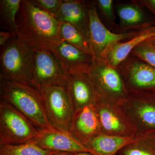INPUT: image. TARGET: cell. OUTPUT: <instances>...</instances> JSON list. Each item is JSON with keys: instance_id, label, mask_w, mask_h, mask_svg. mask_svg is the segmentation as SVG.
Here are the masks:
<instances>
[{"instance_id": "obj_1", "label": "cell", "mask_w": 155, "mask_h": 155, "mask_svg": "<svg viewBox=\"0 0 155 155\" xmlns=\"http://www.w3.org/2000/svg\"><path fill=\"white\" fill-rule=\"evenodd\" d=\"M17 37L34 50H49L61 41L60 22L31 2L22 1L16 17Z\"/></svg>"}, {"instance_id": "obj_2", "label": "cell", "mask_w": 155, "mask_h": 155, "mask_svg": "<svg viewBox=\"0 0 155 155\" xmlns=\"http://www.w3.org/2000/svg\"><path fill=\"white\" fill-rule=\"evenodd\" d=\"M0 98L23 114L38 129L54 128L48 120L40 91L34 85L0 79Z\"/></svg>"}, {"instance_id": "obj_3", "label": "cell", "mask_w": 155, "mask_h": 155, "mask_svg": "<svg viewBox=\"0 0 155 155\" xmlns=\"http://www.w3.org/2000/svg\"><path fill=\"white\" fill-rule=\"evenodd\" d=\"M1 48L0 79L34 86L32 66L35 50L18 37L11 39Z\"/></svg>"}, {"instance_id": "obj_4", "label": "cell", "mask_w": 155, "mask_h": 155, "mask_svg": "<svg viewBox=\"0 0 155 155\" xmlns=\"http://www.w3.org/2000/svg\"><path fill=\"white\" fill-rule=\"evenodd\" d=\"M87 74L97 97L100 99L119 105L128 95L118 68L101 57L93 56Z\"/></svg>"}, {"instance_id": "obj_5", "label": "cell", "mask_w": 155, "mask_h": 155, "mask_svg": "<svg viewBox=\"0 0 155 155\" xmlns=\"http://www.w3.org/2000/svg\"><path fill=\"white\" fill-rule=\"evenodd\" d=\"M38 129L8 103L0 100V145H17L33 140Z\"/></svg>"}, {"instance_id": "obj_6", "label": "cell", "mask_w": 155, "mask_h": 155, "mask_svg": "<svg viewBox=\"0 0 155 155\" xmlns=\"http://www.w3.org/2000/svg\"><path fill=\"white\" fill-rule=\"evenodd\" d=\"M46 114L54 128L69 132L75 111L66 87H48L40 90Z\"/></svg>"}, {"instance_id": "obj_7", "label": "cell", "mask_w": 155, "mask_h": 155, "mask_svg": "<svg viewBox=\"0 0 155 155\" xmlns=\"http://www.w3.org/2000/svg\"><path fill=\"white\" fill-rule=\"evenodd\" d=\"M87 5L89 16V44L93 55L101 57L112 45L130 39L139 31H131L123 33L111 31L101 20L95 1L87 2Z\"/></svg>"}, {"instance_id": "obj_8", "label": "cell", "mask_w": 155, "mask_h": 155, "mask_svg": "<svg viewBox=\"0 0 155 155\" xmlns=\"http://www.w3.org/2000/svg\"><path fill=\"white\" fill-rule=\"evenodd\" d=\"M68 75L49 50H35L32 66L34 85L39 90L48 87H66Z\"/></svg>"}, {"instance_id": "obj_9", "label": "cell", "mask_w": 155, "mask_h": 155, "mask_svg": "<svg viewBox=\"0 0 155 155\" xmlns=\"http://www.w3.org/2000/svg\"><path fill=\"white\" fill-rule=\"evenodd\" d=\"M128 93L155 89V68L130 54L117 67Z\"/></svg>"}, {"instance_id": "obj_10", "label": "cell", "mask_w": 155, "mask_h": 155, "mask_svg": "<svg viewBox=\"0 0 155 155\" xmlns=\"http://www.w3.org/2000/svg\"><path fill=\"white\" fill-rule=\"evenodd\" d=\"M119 105L134 130L155 128V106L147 101L145 92L128 93Z\"/></svg>"}, {"instance_id": "obj_11", "label": "cell", "mask_w": 155, "mask_h": 155, "mask_svg": "<svg viewBox=\"0 0 155 155\" xmlns=\"http://www.w3.org/2000/svg\"><path fill=\"white\" fill-rule=\"evenodd\" d=\"M116 104L97 97L94 106L97 114L101 133L119 136H134L133 127L123 112L122 113L114 107Z\"/></svg>"}, {"instance_id": "obj_12", "label": "cell", "mask_w": 155, "mask_h": 155, "mask_svg": "<svg viewBox=\"0 0 155 155\" xmlns=\"http://www.w3.org/2000/svg\"><path fill=\"white\" fill-rule=\"evenodd\" d=\"M66 75L83 74L89 72L93 55L61 41L51 49Z\"/></svg>"}, {"instance_id": "obj_13", "label": "cell", "mask_w": 155, "mask_h": 155, "mask_svg": "<svg viewBox=\"0 0 155 155\" xmlns=\"http://www.w3.org/2000/svg\"><path fill=\"white\" fill-rule=\"evenodd\" d=\"M32 141L43 149L58 152H87L89 150L69 132L56 128L38 129Z\"/></svg>"}, {"instance_id": "obj_14", "label": "cell", "mask_w": 155, "mask_h": 155, "mask_svg": "<svg viewBox=\"0 0 155 155\" xmlns=\"http://www.w3.org/2000/svg\"><path fill=\"white\" fill-rule=\"evenodd\" d=\"M114 7L119 19L116 33L141 30L155 24L147 15L144 8L136 0L130 2L114 4Z\"/></svg>"}, {"instance_id": "obj_15", "label": "cell", "mask_w": 155, "mask_h": 155, "mask_svg": "<svg viewBox=\"0 0 155 155\" xmlns=\"http://www.w3.org/2000/svg\"><path fill=\"white\" fill-rule=\"evenodd\" d=\"M54 17L59 22H67L73 25L89 43V16L86 1H63Z\"/></svg>"}, {"instance_id": "obj_16", "label": "cell", "mask_w": 155, "mask_h": 155, "mask_svg": "<svg viewBox=\"0 0 155 155\" xmlns=\"http://www.w3.org/2000/svg\"><path fill=\"white\" fill-rule=\"evenodd\" d=\"M69 133L85 146L101 134L94 106H87L75 112Z\"/></svg>"}, {"instance_id": "obj_17", "label": "cell", "mask_w": 155, "mask_h": 155, "mask_svg": "<svg viewBox=\"0 0 155 155\" xmlns=\"http://www.w3.org/2000/svg\"><path fill=\"white\" fill-rule=\"evenodd\" d=\"M66 89L75 112L91 105H94L97 96L87 73L68 75Z\"/></svg>"}, {"instance_id": "obj_18", "label": "cell", "mask_w": 155, "mask_h": 155, "mask_svg": "<svg viewBox=\"0 0 155 155\" xmlns=\"http://www.w3.org/2000/svg\"><path fill=\"white\" fill-rule=\"evenodd\" d=\"M155 38V24L139 31L132 38L113 45L102 55L110 65L117 67L130 55L132 50L143 43Z\"/></svg>"}, {"instance_id": "obj_19", "label": "cell", "mask_w": 155, "mask_h": 155, "mask_svg": "<svg viewBox=\"0 0 155 155\" xmlns=\"http://www.w3.org/2000/svg\"><path fill=\"white\" fill-rule=\"evenodd\" d=\"M134 136H119L100 134L85 145L93 155H116L135 139Z\"/></svg>"}, {"instance_id": "obj_20", "label": "cell", "mask_w": 155, "mask_h": 155, "mask_svg": "<svg viewBox=\"0 0 155 155\" xmlns=\"http://www.w3.org/2000/svg\"><path fill=\"white\" fill-rule=\"evenodd\" d=\"M60 22L59 35L61 40L93 55L89 43L83 35L71 24Z\"/></svg>"}, {"instance_id": "obj_21", "label": "cell", "mask_w": 155, "mask_h": 155, "mask_svg": "<svg viewBox=\"0 0 155 155\" xmlns=\"http://www.w3.org/2000/svg\"><path fill=\"white\" fill-rule=\"evenodd\" d=\"M22 2V0L0 1L1 19L6 28L12 33L14 38L17 37L16 17Z\"/></svg>"}, {"instance_id": "obj_22", "label": "cell", "mask_w": 155, "mask_h": 155, "mask_svg": "<svg viewBox=\"0 0 155 155\" xmlns=\"http://www.w3.org/2000/svg\"><path fill=\"white\" fill-rule=\"evenodd\" d=\"M58 151L48 150L32 140L17 145H0V155H51Z\"/></svg>"}, {"instance_id": "obj_23", "label": "cell", "mask_w": 155, "mask_h": 155, "mask_svg": "<svg viewBox=\"0 0 155 155\" xmlns=\"http://www.w3.org/2000/svg\"><path fill=\"white\" fill-rule=\"evenodd\" d=\"M119 155H155L144 141L143 136L139 135L129 144L119 151Z\"/></svg>"}, {"instance_id": "obj_24", "label": "cell", "mask_w": 155, "mask_h": 155, "mask_svg": "<svg viewBox=\"0 0 155 155\" xmlns=\"http://www.w3.org/2000/svg\"><path fill=\"white\" fill-rule=\"evenodd\" d=\"M97 9L111 30L116 33L117 24L116 22V15L114 9V2L113 0H97L95 1Z\"/></svg>"}, {"instance_id": "obj_25", "label": "cell", "mask_w": 155, "mask_h": 155, "mask_svg": "<svg viewBox=\"0 0 155 155\" xmlns=\"http://www.w3.org/2000/svg\"><path fill=\"white\" fill-rule=\"evenodd\" d=\"M130 54L155 68V49L146 42L134 48Z\"/></svg>"}, {"instance_id": "obj_26", "label": "cell", "mask_w": 155, "mask_h": 155, "mask_svg": "<svg viewBox=\"0 0 155 155\" xmlns=\"http://www.w3.org/2000/svg\"><path fill=\"white\" fill-rule=\"evenodd\" d=\"M31 2L38 8L54 16L61 7V0H33Z\"/></svg>"}, {"instance_id": "obj_27", "label": "cell", "mask_w": 155, "mask_h": 155, "mask_svg": "<svg viewBox=\"0 0 155 155\" xmlns=\"http://www.w3.org/2000/svg\"><path fill=\"white\" fill-rule=\"evenodd\" d=\"M137 3L153 14L155 17V0H136Z\"/></svg>"}, {"instance_id": "obj_28", "label": "cell", "mask_w": 155, "mask_h": 155, "mask_svg": "<svg viewBox=\"0 0 155 155\" xmlns=\"http://www.w3.org/2000/svg\"><path fill=\"white\" fill-rule=\"evenodd\" d=\"M13 34L9 31H2L0 32V45L1 47L5 45L10 40L13 38Z\"/></svg>"}, {"instance_id": "obj_29", "label": "cell", "mask_w": 155, "mask_h": 155, "mask_svg": "<svg viewBox=\"0 0 155 155\" xmlns=\"http://www.w3.org/2000/svg\"><path fill=\"white\" fill-rule=\"evenodd\" d=\"M75 153L69 152H57L51 155H74Z\"/></svg>"}, {"instance_id": "obj_30", "label": "cell", "mask_w": 155, "mask_h": 155, "mask_svg": "<svg viewBox=\"0 0 155 155\" xmlns=\"http://www.w3.org/2000/svg\"><path fill=\"white\" fill-rule=\"evenodd\" d=\"M145 42L151 46L152 47L155 49V38L150 39L149 40Z\"/></svg>"}, {"instance_id": "obj_31", "label": "cell", "mask_w": 155, "mask_h": 155, "mask_svg": "<svg viewBox=\"0 0 155 155\" xmlns=\"http://www.w3.org/2000/svg\"><path fill=\"white\" fill-rule=\"evenodd\" d=\"M74 155H93L91 153L87 152H79L75 153Z\"/></svg>"}]
</instances>
